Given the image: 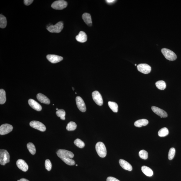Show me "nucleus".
Instances as JSON below:
<instances>
[{
	"label": "nucleus",
	"mask_w": 181,
	"mask_h": 181,
	"mask_svg": "<svg viewBox=\"0 0 181 181\" xmlns=\"http://www.w3.org/2000/svg\"><path fill=\"white\" fill-rule=\"evenodd\" d=\"M95 148L97 154L101 157L104 158L107 155L106 147L102 142H98L96 144Z\"/></svg>",
	"instance_id": "nucleus-2"
},
{
	"label": "nucleus",
	"mask_w": 181,
	"mask_h": 181,
	"mask_svg": "<svg viewBox=\"0 0 181 181\" xmlns=\"http://www.w3.org/2000/svg\"><path fill=\"white\" fill-rule=\"evenodd\" d=\"M137 69L140 72L144 74H148L150 73L151 66L145 64H140L137 66Z\"/></svg>",
	"instance_id": "nucleus-9"
},
{
	"label": "nucleus",
	"mask_w": 181,
	"mask_h": 181,
	"mask_svg": "<svg viewBox=\"0 0 181 181\" xmlns=\"http://www.w3.org/2000/svg\"><path fill=\"white\" fill-rule=\"evenodd\" d=\"M73 88V90H74V88L73 87V88Z\"/></svg>",
	"instance_id": "nucleus-39"
},
{
	"label": "nucleus",
	"mask_w": 181,
	"mask_h": 181,
	"mask_svg": "<svg viewBox=\"0 0 181 181\" xmlns=\"http://www.w3.org/2000/svg\"><path fill=\"white\" fill-rule=\"evenodd\" d=\"M56 114L57 116L60 117V119L62 120H65V116H66V112L64 109H59L56 112Z\"/></svg>",
	"instance_id": "nucleus-29"
},
{
	"label": "nucleus",
	"mask_w": 181,
	"mask_h": 181,
	"mask_svg": "<svg viewBox=\"0 0 181 181\" xmlns=\"http://www.w3.org/2000/svg\"><path fill=\"white\" fill-rule=\"evenodd\" d=\"M141 169L143 172L146 176L149 177H151L153 175V170L148 167L143 166L142 167Z\"/></svg>",
	"instance_id": "nucleus-21"
},
{
	"label": "nucleus",
	"mask_w": 181,
	"mask_h": 181,
	"mask_svg": "<svg viewBox=\"0 0 181 181\" xmlns=\"http://www.w3.org/2000/svg\"><path fill=\"white\" fill-rule=\"evenodd\" d=\"M7 20L6 18L3 15H0V27L1 28H4L6 27Z\"/></svg>",
	"instance_id": "nucleus-26"
},
{
	"label": "nucleus",
	"mask_w": 181,
	"mask_h": 181,
	"mask_svg": "<svg viewBox=\"0 0 181 181\" xmlns=\"http://www.w3.org/2000/svg\"><path fill=\"white\" fill-rule=\"evenodd\" d=\"M155 84L157 87L160 90H164L166 86L165 82L163 81H158Z\"/></svg>",
	"instance_id": "nucleus-25"
},
{
	"label": "nucleus",
	"mask_w": 181,
	"mask_h": 181,
	"mask_svg": "<svg viewBox=\"0 0 181 181\" xmlns=\"http://www.w3.org/2000/svg\"><path fill=\"white\" fill-rule=\"evenodd\" d=\"M106 1L107 3H113L114 2H115V1H114V0H107Z\"/></svg>",
	"instance_id": "nucleus-36"
},
{
	"label": "nucleus",
	"mask_w": 181,
	"mask_h": 181,
	"mask_svg": "<svg viewBox=\"0 0 181 181\" xmlns=\"http://www.w3.org/2000/svg\"><path fill=\"white\" fill-rule=\"evenodd\" d=\"M19 181H29L26 179L25 178H22L21 179L19 180Z\"/></svg>",
	"instance_id": "nucleus-37"
},
{
	"label": "nucleus",
	"mask_w": 181,
	"mask_h": 181,
	"mask_svg": "<svg viewBox=\"0 0 181 181\" xmlns=\"http://www.w3.org/2000/svg\"><path fill=\"white\" fill-rule=\"evenodd\" d=\"M93 99L94 101L99 106H102L103 104V100L101 95L99 92L96 90L92 93Z\"/></svg>",
	"instance_id": "nucleus-8"
},
{
	"label": "nucleus",
	"mask_w": 181,
	"mask_h": 181,
	"mask_svg": "<svg viewBox=\"0 0 181 181\" xmlns=\"http://www.w3.org/2000/svg\"><path fill=\"white\" fill-rule=\"evenodd\" d=\"M151 108L154 113L161 117V118L166 117L168 116V113L166 112L158 107L153 106H152Z\"/></svg>",
	"instance_id": "nucleus-13"
},
{
	"label": "nucleus",
	"mask_w": 181,
	"mask_h": 181,
	"mask_svg": "<svg viewBox=\"0 0 181 181\" xmlns=\"http://www.w3.org/2000/svg\"><path fill=\"white\" fill-rule=\"evenodd\" d=\"M27 147L31 154L34 155L36 153V148H35V145L32 143H28L27 145Z\"/></svg>",
	"instance_id": "nucleus-27"
},
{
	"label": "nucleus",
	"mask_w": 181,
	"mask_h": 181,
	"mask_svg": "<svg viewBox=\"0 0 181 181\" xmlns=\"http://www.w3.org/2000/svg\"><path fill=\"white\" fill-rule=\"evenodd\" d=\"M67 2L63 0L55 1L52 3L51 7L56 10H62L67 7Z\"/></svg>",
	"instance_id": "nucleus-6"
},
{
	"label": "nucleus",
	"mask_w": 181,
	"mask_h": 181,
	"mask_svg": "<svg viewBox=\"0 0 181 181\" xmlns=\"http://www.w3.org/2000/svg\"><path fill=\"white\" fill-rule=\"evenodd\" d=\"M6 101V97L5 90L3 89L0 90V104H3L5 103Z\"/></svg>",
	"instance_id": "nucleus-22"
},
{
	"label": "nucleus",
	"mask_w": 181,
	"mask_h": 181,
	"mask_svg": "<svg viewBox=\"0 0 181 181\" xmlns=\"http://www.w3.org/2000/svg\"><path fill=\"white\" fill-rule=\"evenodd\" d=\"M135 66H137V65H136V64H135Z\"/></svg>",
	"instance_id": "nucleus-40"
},
{
	"label": "nucleus",
	"mask_w": 181,
	"mask_h": 181,
	"mask_svg": "<svg viewBox=\"0 0 181 181\" xmlns=\"http://www.w3.org/2000/svg\"><path fill=\"white\" fill-rule=\"evenodd\" d=\"M56 110H57L58 111L59 109H58V108H56Z\"/></svg>",
	"instance_id": "nucleus-38"
},
{
	"label": "nucleus",
	"mask_w": 181,
	"mask_h": 181,
	"mask_svg": "<svg viewBox=\"0 0 181 181\" xmlns=\"http://www.w3.org/2000/svg\"><path fill=\"white\" fill-rule=\"evenodd\" d=\"M57 155L65 163L69 165H74L75 162L72 159L74 155L71 151L64 149H59L57 151Z\"/></svg>",
	"instance_id": "nucleus-1"
},
{
	"label": "nucleus",
	"mask_w": 181,
	"mask_h": 181,
	"mask_svg": "<svg viewBox=\"0 0 181 181\" xmlns=\"http://www.w3.org/2000/svg\"><path fill=\"white\" fill-rule=\"evenodd\" d=\"M64 28V24L62 22L57 23L54 25H51L47 27V29L51 33H59Z\"/></svg>",
	"instance_id": "nucleus-5"
},
{
	"label": "nucleus",
	"mask_w": 181,
	"mask_h": 181,
	"mask_svg": "<svg viewBox=\"0 0 181 181\" xmlns=\"http://www.w3.org/2000/svg\"><path fill=\"white\" fill-rule=\"evenodd\" d=\"M76 102L79 109L81 112H85L86 110V107L82 98L80 96H77L76 98Z\"/></svg>",
	"instance_id": "nucleus-11"
},
{
	"label": "nucleus",
	"mask_w": 181,
	"mask_h": 181,
	"mask_svg": "<svg viewBox=\"0 0 181 181\" xmlns=\"http://www.w3.org/2000/svg\"><path fill=\"white\" fill-rule=\"evenodd\" d=\"M78 165H76V166H78Z\"/></svg>",
	"instance_id": "nucleus-41"
},
{
	"label": "nucleus",
	"mask_w": 181,
	"mask_h": 181,
	"mask_svg": "<svg viewBox=\"0 0 181 181\" xmlns=\"http://www.w3.org/2000/svg\"><path fill=\"white\" fill-rule=\"evenodd\" d=\"M13 127L9 124H4L0 127V134L5 135L11 132L13 129Z\"/></svg>",
	"instance_id": "nucleus-10"
},
{
	"label": "nucleus",
	"mask_w": 181,
	"mask_h": 181,
	"mask_svg": "<svg viewBox=\"0 0 181 181\" xmlns=\"http://www.w3.org/2000/svg\"><path fill=\"white\" fill-rule=\"evenodd\" d=\"M47 59L53 64L59 62L63 59V58L60 56L56 55L48 54L47 55Z\"/></svg>",
	"instance_id": "nucleus-12"
},
{
	"label": "nucleus",
	"mask_w": 181,
	"mask_h": 181,
	"mask_svg": "<svg viewBox=\"0 0 181 181\" xmlns=\"http://www.w3.org/2000/svg\"><path fill=\"white\" fill-rule=\"evenodd\" d=\"M74 144L78 147L82 148L85 146V144L79 138H77L74 142Z\"/></svg>",
	"instance_id": "nucleus-30"
},
{
	"label": "nucleus",
	"mask_w": 181,
	"mask_h": 181,
	"mask_svg": "<svg viewBox=\"0 0 181 181\" xmlns=\"http://www.w3.org/2000/svg\"><path fill=\"white\" fill-rule=\"evenodd\" d=\"M149 121L147 120L143 119L135 121L134 125L136 127L141 128L142 126H145L147 125Z\"/></svg>",
	"instance_id": "nucleus-20"
},
{
	"label": "nucleus",
	"mask_w": 181,
	"mask_h": 181,
	"mask_svg": "<svg viewBox=\"0 0 181 181\" xmlns=\"http://www.w3.org/2000/svg\"><path fill=\"white\" fill-rule=\"evenodd\" d=\"M30 125L32 128L38 129L41 131H44L46 130V128L43 123L37 121H32L30 123Z\"/></svg>",
	"instance_id": "nucleus-7"
},
{
	"label": "nucleus",
	"mask_w": 181,
	"mask_h": 181,
	"mask_svg": "<svg viewBox=\"0 0 181 181\" xmlns=\"http://www.w3.org/2000/svg\"><path fill=\"white\" fill-rule=\"evenodd\" d=\"M169 134V130L166 128H162L159 130L158 132V135L159 137H164L168 136Z\"/></svg>",
	"instance_id": "nucleus-24"
},
{
	"label": "nucleus",
	"mask_w": 181,
	"mask_h": 181,
	"mask_svg": "<svg viewBox=\"0 0 181 181\" xmlns=\"http://www.w3.org/2000/svg\"><path fill=\"white\" fill-rule=\"evenodd\" d=\"M77 125L73 121H71L67 124L66 129L68 131H73L76 129Z\"/></svg>",
	"instance_id": "nucleus-28"
},
{
	"label": "nucleus",
	"mask_w": 181,
	"mask_h": 181,
	"mask_svg": "<svg viewBox=\"0 0 181 181\" xmlns=\"http://www.w3.org/2000/svg\"><path fill=\"white\" fill-rule=\"evenodd\" d=\"M119 163L121 166L125 170L129 171H131L132 170L133 168L131 165L123 159H120L119 160Z\"/></svg>",
	"instance_id": "nucleus-16"
},
{
	"label": "nucleus",
	"mask_w": 181,
	"mask_h": 181,
	"mask_svg": "<svg viewBox=\"0 0 181 181\" xmlns=\"http://www.w3.org/2000/svg\"><path fill=\"white\" fill-rule=\"evenodd\" d=\"M76 39L78 42L81 43L85 42L87 40V36L84 32L81 31L78 35L76 37Z\"/></svg>",
	"instance_id": "nucleus-18"
},
{
	"label": "nucleus",
	"mask_w": 181,
	"mask_h": 181,
	"mask_svg": "<svg viewBox=\"0 0 181 181\" xmlns=\"http://www.w3.org/2000/svg\"><path fill=\"white\" fill-rule=\"evenodd\" d=\"M17 166L19 169L23 171L26 172L28 170L29 167L28 165L24 160L22 159H19L17 162Z\"/></svg>",
	"instance_id": "nucleus-14"
},
{
	"label": "nucleus",
	"mask_w": 181,
	"mask_h": 181,
	"mask_svg": "<svg viewBox=\"0 0 181 181\" xmlns=\"http://www.w3.org/2000/svg\"><path fill=\"white\" fill-rule=\"evenodd\" d=\"M107 181H120L116 179V178H114V177H111V176H110V177H107Z\"/></svg>",
	"instance_id": "nucleus-34"
},
{
	"label": "nucleus",
	"mask_w": 181,
	"mask_h": 181,
	"mask_svg": "<svg viewBox=\"0 0 181 181\" xmlns=\"http://www.w3.org/2000/svg\"><path fill=\"white\" fill-rule=\"evenodd\" d=\"M24 3L26 5H29L33 3V0H25L24 1Z\"/></svg>",
	"instance_id": "nucleus-35"
},
{
	"label": "nucleus",
	"mask_w": 181,
	"mask_h": 181,
	"mask_svg": "<svg viewBox=\"0 0 181 181\" xmlns=\"http://www.w3.org/2000/svg\"><path fill=\"white\" fill-rule=\"evenodd\" d=\"M176 150L174 148H172L169 150L168 153V158L169 160H172L175 157Z\"/></svg>",
	"instance_id": "nucleus-32"
},
{
	"label": "nucleus",
	"mask_w": 181,
	"mask_h": 181,
	"mask_svg": "<svg viewBox=\"0 0 181 181\" xmlns=\"http://www.w3.org/2000/svg\"><path fill=\"white\" fill-rule=\"evenodd\" d=\"M82 18L84 22L88 26H91L92 25L91 16L90 14L88 13H83L82 15Z\"/></svg>",
	"instance_id": "nucleus-19"
},
{
	"label": "nucleus",
	"mask_w": 181,
	"mask_h": 181,
	"mask_svg": "<svg viewBox=\"0 0 181 181\" xmlns=\"http://www.w3.org/2000/svg\"><path fill=\"white\" fill-rule=\"evenodd\" d=\"M28 103L30 106L33 109L37 111H40L42 109V106L37 102L33 99L29 100Z\"/></svg>",
	"instance_id": "nucleus-15"
},
{
	"label": "nucleus",
	"mask_w": 181,
	"mask_h": 181,
	"mask_svg": "<svg viewBox=\"0 0 181 181\" xmlns=\"http://www.w3.org/2000/svg\"><path fill=\"white\" fill-rule=\"evenodd\" d=\"M52 166V164H51V161H50V160H49V159H47V160H46L45 161L46 169L48 171H50L51 170Z\"/></svg>",
	"instance_id": "nucleus-33"
},
{
	"label": "nucleus",
	"mask_w": 181,
	"mask_h": 181,
	"mask_svg": "<svg viewBox=\"0 0 181 181\" xmlns=\"http://www.w3.org/2000/svg\"><path fill=\"white\" fill-rule=\"evenodd\" d=\"M18 181H19V180H18Z\"/></svg>",
	"instance_id": "nucleus-42"
},
{
	"label": "nucleus",
	"mask_w": 181,
	"mask_h": 181,
	"mask_svg": "<svg viewBox=\"0 0 181 181\" xmlns=\"http://www.w3.org/2000/svg\"><path fill=\"white\" fill-rule=\"evenodd\" d=\"M139 155L141 158L146 160L148 158V153L145 150H143L140 151Z\"/></svg>",
	"instance_id": "nucleus-31"
},
{
	"label": "nucleus",
	"mask_w": 181,
	"mask_h": 181,
	"mask_svg": "<svg viewBox=\"0 0 181 181\" xmlns=\"http://www.w3.org/2000/svg\"><path fill=\"white\" fill-rule=\"evenodd\" d=\"M161 52L166 59L168 60L174 61L177 58V56L175 53L169 49L165 48L162 49Z\"/></svg>",
	"instance_id": "nucleus-4"
},
{
	"label": "nucleus",
	"mask_w": 181,
	"mask_h": 181,
	"mask_svg": "<svg viewBox=\"0 0 181 181\" xmlns=\"http://www.w3.org/2000/svg\"><path fill=\"white\" fill-rule=\"evenodd\" d=\"M108 105L110 108L112 110L114 113H117L118 111V106L117 104L115 102L109 101L108 102Z\"/></svg>",
	"instance_id": "nucleus-23"
},
{
	"label": "nucleus",
	"mask_w": 181,
	"mask_h": 181,
	"mask_svg": "<svg viewBox=\"0 0 181 181\" xmlns=\"http://www.w3.org/2000/svg\"><path fill=\"white\" fill-rule=\"evenodd\" d=\"M37 98L39 101L43 103L46 104H49L50 103V100L43 94L40 93L38 94L37 95Z\"/></svg>",
	"instance_id": "nucleus-17"
},
{
	"label": "nucleus",
	"mask_w": 181,
	"mask_h": 181,
	"mask_svg": "<svg viewBox=\"0 0 181 181\" xmlns=\"http://www.w3.org/2000/svg\"><path fill=\"white\" fill-rule=\"evenodd\" d=\"M10 162V156L6 150L1 149L0 150V163L2 165Z\"/></svg>",
	"instance_id": "nucleus-3"
}]
</instances>
